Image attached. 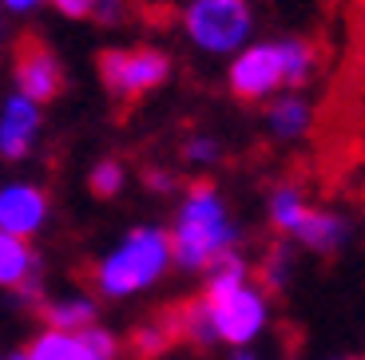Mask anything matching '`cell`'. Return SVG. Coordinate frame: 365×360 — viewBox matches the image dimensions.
Here are the masks:
<instances>
[{
  "label": "cell",
  "instance_id": "cell-1",
  "mask_svg": "<svg viewBox=\"0 0 365 360\" xmlns=\"http://www.w3.org/2000/svg\"><path fill=\"white\" fill-rule=\"evenodd\" d=\"M199 309L210 324L215 344L227 349H255V341L270 329V297L250 277V261L238 250L202 273Z\"/></svg>",
  "mask_w": 365,
  "mask_h": 360
},
{
  "label": "cell",
  "instance_id": "cell-2",
  "mask_svg": "<svg viewBox=\"0 0 365 360\" xmlns=\"http://www.w3.org/2000/svg\"><path fill=\"white\" fill-rule=\"evenodd\" d=\"M171 238V258L187 273H207L219 258L238 250L242 230L230 214L227 198L215 182H191L182 190L175 226L167 230Z\"/></svg>",
  "mask_w": 365,
  "mask_h": 360
},
{
  "label": "cell",
  "instance_id": "cell-3",
  "mask_svg": "<svg viewBox=\"0 0 365 360\" xmlns=\"http://www.w3.org/2000/svg\"><path fill=\"white\" fill-rule=\"evenodd\" d=\"M175 258H171V238L163 226L147 222V226H131L128 234L119 238L96 265V289L111 301H128L139 297L143 289L159 285L171 273Z\"/></svg>",
  "mask_w": 365,
  "mask_h": 360
},
{
  "label": "cell",
  "instance_id": "cell-4",
  "mask_svg": "<svg viewBox=\"0 0 365 360\" xmlns=\"http://www.w3.org/2000/svg\"><path fill=\"white\" fill-rule=\"evenodd\" d=\"M182 36L195 52L230 60L255 36V4L250 0H187L182 4Z\"/></svg>",
  "mask_w": 365,
  "mask_h": 360
},
{
  "label": "cell",
  "instance_id": "cell-5",
  "mask_svg": "<svg viewBox=\"0 0 365 360\" xmlns=\"http://www.w3.org/2000/svg\"><path fill=\"white\" fill-rule=\"evenodd\" d=\"M100 80L115 100H139L171 80V55L155 44L108 48L100 52Z\"/></svg>",
  "mask_w": 365,
  "mask_h": 360
},
{
  "label": "cell",
  "instance_id": "cell-6",
  "mask_svg": "<svg viewBox=\"0 0 365 360\" xmlns=\"http://www.w3.org/2000/svg\"><path fill=\"white\" fill-rule=\"evenodd\" d=\"M227 88L238 103H266L270 95L286 91L282 60H278V40H250L242 52L230 55Z\"/></svg>",
  "mask_w": 365,
  "mask_h": 360
},
{
  "label": "cell",
  "instance_id": "cell-7",
  "mask_svg": "<svg viewBox=\"0 0 365 360\" xmlns=\"http://www.w3.org/2000/svg\"><path fill=\"white\" fill-rule=\"evenodd\" d=\"M12 80L16 91L28 95L32 103H52L60 91H64V63L52 48H44L40 40H28L24 48H16V60H12Z\"/></svg>",
  "mask_w": 365,
  "mask_h": 360
},
{
  "label": "cell",
  "instance_id": "cell-8",
  "mask_svg": "<svg viewBox=\"0 0 365 360\" xmlns=\"http://www.w3.org/2000/svg\"><path fill=\"white\" fill-rule=\"evenodd\" d=\"M40 131H44V107L20 91H9L0 103V159L24 162L40 143Z\"/></svg>",
  "mask_w": 365,
  "mask_h": 360
},
{
  "label": "cell",
  "instance_id": "cell-9",
  "mask_svg": "<svg viewBox=\"0 0 365 360\" xmlns=\"http://www.w3.org/2000/svg\"><path fill=\"white\" fill-rule=\"evenodd\" d=\"M48 214H52V202H48L44 186L36 182H4L0 186V230L16 238H32L44 230Z\"/></svg>",
  "mask_w": 365,
  "mask_h": 360
},
{
  "label": "cell",
  "instance_id": "cell-10",
  "mask_svg": "<svg viewBox=\"0 0 365 360\" xmlns=\"http://www.w3.org/2000/svg\"><path fill=\"white\" fill-rule=\"evenodd\" d=\"M354 218L346 214V210H326V206H310V214H306V222L298 226V234H294V242L302 245V250L318 253V258H329V253H341L349 242H354Z\"/></svg>",
  "mask_w": 365,
  "mask_h": 360
},
{
  "label": "cell",
  "instance_id": "cell-11",
  "mask_svg": "<svg viewBox=\"0 0 365 360\" xmlns=\"http://www.w3.org/2000/svg\"><path fill=\"white\" fill-rule=\"evenodd\" d=\"M262 127L274 143H298V139L310 135L314 127V107L302 91H278L266 100L262 111Z\"/></svg>",
  "mask_w": 365,
  "mask_h": 360
},
{
  "label": "cell",
  "instance_id": "cell-12",
  "mask_svg": "<svg viewBox=\"0 0 365 360\" xmlns=\"http://www.w3.org/2000/svg\"><path fill=\"white\" fill-rule=\"evenodd\" d=\"M0 289H16L24 297H36L40 289V253L28 238L0 230Z\"/></svg>",
  "mask_w": 365,
  "mask_h": 360
},
{
  "label": "cell",
  "instance_id": "cell-13",
  "mask_svg": "<svg viewBox=\"0 0 365 360\" xmlns=\"http://www.w3.org/2000/svg\"><path fill=\"white\" fill-rule=\"evenodd\" d=\"M306 214H310V198H306V190L298 186V182H278V186L266 194V218H270V226L278 230L282 238L298 234V226L306 222Z\"/></svg>",
  "mask_w": 365,
  "mask_h": 360
},
{
  "label": "cell",
  "instance_id": "cell-14",
  "mask_svg": "<svg viewBox=\"0 0 365 360\" xmlns=\"http://www.w3.org/2000/svg\"><path fill=\"white\" fill-rule=\"evenodd\" d=\"M278 60H282V83L286 91H302L318 75V48L306 36H282L278 40Z\"/></svg>",
  "mask_w": 365,
  "mask_h": 360
},
{
  "label": "cell",
  "instance_id": "cell-15",
  "mask_svg": "<svg viewBox=\"0 0 365 360\" xmlns=\"http://www.w3.org/2000/svg\"><path fill=\"white\" fill-rule=\"evenodd\" d=\"M96 317H100V309H96V301H91V297H83V293L48 301V305H44L48 329H60V333H80V329L96 324Z\"/></svg>",
  "mask_w": 365,
  "mask_h": 360
},
{
  "label": "cell",
  "instance_id": "cell-16",
  "mask_svg": "<svg viewBox=\"0 0 365 360\" xmlns=\"http://www.w3.org/2000/svg\"><path fill=\"white\" fill-rule=\"evenodd\" d=\"M20 360H80L76 356V337L60 333V329H44V333H36L28 341Z\"/></svg>",
  "mask_w": 365,
  "mask_h": 360
},
{
  "label": "cell",
  "instance_id": "cell-17",
  "mask_svg": "<svg viewBox=\"0 0 365 360\" xmlns=\"http://www.w3.org/2000/svg\"><path fill=\"white\" fill-rule=\"evenodd\" d=\"M76 337V356L80 360H115L119 356V344L115 337L103 329V324H88V329H80Z\"/></svg>",
  "mask_w": 365,
  "mask_h": 360
},
{
  "label": "cell",
  "instance_id": "cell-18",
  "mask_svg": "<svg viewBox=\"0 0 365 360\" xmlns=\"http://www.w3.org/2000/svg\"><path fill=\"white\" fill-rule=\"evenodd\" d=\"M123 182H128V171H123L119 159H100L88 171V190L96 198H115L119 190H123Z\"/></svg>",
  "mask_w": 365,
  "mask_h": 360
},
{
  "label": "cell",
  "instance_id": "cell-19",
  "mask_svg": "<svg viewBox=\"0 0 365 360\" xmlns=\"http://www.w3.org/2000/svg\"><path fill=\"white\" fill-rule=\"evenodd\" d=\"M219 159H222V143L215 135L199 131V135L182 139V162H187V166H215Z\"/></svg>",
  "mask_w": 365,
  "mask_h": 360
},
{
  "label": "cell",
  "instance_id": "cell-20",
  "mask_svg": "<svg viewBox=\"0 0 365 360\" xmlns=\"http://www.w3.org/2000/svg\"><path fill=\"white\" fill-rule=\"evenodd\" d=\"M262 289H286L294 277V258H290V245H278V250L266 253V270H262Z\"/></svg>",
  "mask_w": 365,
  "mask_h": 360
},
{
  "label": "cell",
  "instance_id": "cell-21",
  "mask_svg": "<svg viewBox=\"0 0 365 360\" xmlns=\"http://www.w3.org/2000/svg\"><path fill=\"white\" fill-rule=\"evenodd\" d=\"M175 333H179L175 324H147V329H139V333H135V349L143 352V356H159V352L171 349Z\"/></svg>",
  "mask_w": 365,
  "mask_h": 360
},
{
  "label": "cell",
  "instance_id": "cell-22",
  "mask_svg": "<svg viewBox=\"0 0 365 360\" xmlns=\"http://www.w3.org/2000/svg\"><path fill=\"white\" fill-rule=\"evenodd\" d=\"M123 16H128V0H96V9H91V20L103 28L123 24Z\"/></svg>",
  "mask_w": 365,
  "mask_h": 360
},
{
  "label": "cell",
  "instance_id": "cell-23",
  "mask_svg": "<svg viewBox=\"0 0 365 360\" xmlns=\"http://www.w3.org/2000/svg\"><path fill=\"white\" fill-rule=\"evenodd\" d=\"M143 186L151 190V194H175V190H179V174L163 171V166H147V171H143Z\"/></svg>",
  "mask_w": 365,
  "mask_h": 360
},
{
  "label": "cell",
  "instance_id": "cell-24",
  "mask_svg": "<svg viewBox=\"0 0 365 360\" xmlns=\"http://www.w3.org/2000/svg\"><path fill=\"white\" fill-rule=\"evenodd\" d=\"M48 4L64 20H91V9H96V0H48Z\"/></svg>",
  "mask_w": 365,
  "mask_h": 360
},
{
  "label": "cell",
  "instance_id": "cell-25",
  "mask_svg": "<svg viewBox=\"0 0 365 360\" xmlns=\"http://www.w3.org/2000/svg\"><path fill=\"white\" fill-rule=\"evenodd\" d=\"M48 0H0V12H12V16H28V12L44 9Z\"/></svg>",
  "mask_w": 365,
  "mask_h": 360
},
{
  "label": "cell",
  "instance_id": "cell-26",
  "mask_svg": "<svg viewBox=\"0 0 365 360\" xmlns=\"http://www.w3.org/2000/svg\"><path fill=\"white\" fill-rule=\"evenodd\" d=\"M230 360H258V352L255 349H235V352H230Z\"/></svg>",
  "mask_w": 365,
  "mask_h": 360
},
{
  "label": "cell",
  "instance_id": "cell-27",
  "mask_svg": "<svg viewBox=\"0 0 365 360\" xmlns=\"http://www.w3.org/2000/svg\"><path fill=\"white\" fill-rule=\"evenodd\" d=\"M322 360H361V356H346V352H338V356H322Z\"/></svg>",
  "mask_w": 365,
  "mask_h": 360
},
{
  "label": "cell",
  "instance_id": "cell-28",
  "mask_svg": "<svg viewBox=\"0 0 365 360\" xmlns=\"http://www.w3.org/2000/svg\"><path fill=\"white\" fill-rule=\"evenodd\" d=\"M0 40H4V12H0Z\"/></svg>",
  "mask_w": 365,
  "mask_h": 360
}]
</instances>
